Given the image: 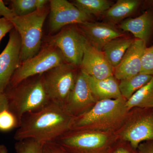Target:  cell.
I'll use <instances>...</instances> for the list:
<instances>
[{"label":"cell","mask_w":153,"mask_h":153,"mask_svg":"<svg viewBox=\"0 0 153 153\" xmlns=\"http://www.w3.org/2000/svg\"><path fill=\"white\" fill-rule=\"evenodd\" d=\"M48 14L45 7L26 16H16L11 20L21 38V63L41 51L43 25Z\"/></svg>","instance_id":"obj_5"},{"label":"cell","mask_w":153,"mask_h":153,"mask_svg":"<svg viewBox=\"0 0 153 153\" xmlns=\"http://www.w3.org/2000/svg\"><path fill=\"white\" fill-rule=\"evenodd\" d=\"M119 27L132 33L136 39L142 40L147 44L153 30V12L146 11L140 16L126 19L121 22Z\"/></svg>","instance_id":"obj_16"},{"label":"cell","mask_w":153,"mask_h":153,"mask_svg":"<svg viewBox=\"0 0 153 153\" xmlns=\"http://www.w3.org/2000/svg\"><path fill=\"white\" fill-rule=\"evenodd\" d=\"M72 118L64 107L51 102L22 118L14 139L17 141L32 139L42 144L55 141L69 130Z\"/></svg>","instance_id":"obj_1"},{"label":"cell","mask_w":153,"mask_h":153,"mask_svg":"<svg viewBox=\"0 0 153 153\" xmlns=\"http://www.w3.org/2000/svg\"><path fill=\"white\" fill-rule=\"evenodd\" d=\"M87 76L92 93L97 102L123 97L120 91L118 80L114 76L103 79H96Z\"/></svg>","instance_id":"obj_17"},{"label":"cell","mask_w":153,"mask_h":153,"mask_svg":"<svg viewBox=\"0 0 153 153\" xmlns=\"http://www.w3.org/2000/svg\"><path fill=\"white\" fill-rule=\"evenodd\" d=\"M140 3L138 0H118L103 15L111 25L122 22L137 10Z\"/></svg>","instance_id":"obj_19"},{"label":"cell","mask_w":153,"mask_h":153,"mask_svg":"<svg viewBox=\"0 0 153 153\" xmlns=\"http://www.w3.org/2000/svg\"><path fill=\"white\" fill-rule=\"evenodd\" d=\"M115 133L118 140L128 143L134 149L142 143L153 140V108L134 107L129 110Z\"/></svg>","instance_id":"obj_6"},{"label":"cell","mask_w":153,"mask_h":153,"mask_svg":"<svg viewBox=\"0 0 153 153\" xmlns=\"http://www.w3.org/2000/svg\"><path fill=\"white\" fill-rule=\"evenodd\" d=\"M146 44L134 39L118 64L114 68V76L119 81L140 73L141 60Z\"/></svg>","instance_id":"obj_14"},{"label":"cell","mask_w":153,"mask_h":153,"mask_svg":"<svg viewBox=\"0 0 153 153\" xmlns=\"http://www.w3.org/2000/svg\"><path fill=\"white\" fill-rule=\"evenodd\" d=\"M123 97L97 102L88 111L72 117L69 130L117 131L123 123L129 111Z\"/></svg>","instance_id":"obj_2"},{"label":"cell","mask_w":153,"mask_h":153,"mask_svg":"<svg viewBox=\"0 0 153 153\" xmlns=\"http://www.w3.org/2000/svg\"><path fill=\"white\" fill-rule=\"evenodd\" d=\"M79 69L92 78L103 79L114 76V68L102 51L87 42Z\"/></svg>","instance_id":"obj_13"},{"label":"cell","mask_w":153,"mask_h":153,"mask_svg":"<svg viewBox=\"0 0 153 153\" xmlns=\"http://www.w3.org/2000/svg\"><path fill=\"white\" fill-rule=\"evenodd\" d=\"M118 140L114 132L69 130L55 141L67 153H110Z\"/></svg>","instance_id":"obj_4"},{"label":"cell","mask_w":153,"mask_h":153,"mask_svg":"<svg viewBox=\"0 0 153 153\" xmlns=\"http://www.w3.org/2000/svg\"><path fill=\"white\" fill-rule=\"evenodd\" d=\"M134 40L133 38L123 36L112 39L105 45L102 51L114 68L120 63Z\"/></svg>","instance_id":"obj_18"},{"label":"cell","mask_w":153,"mask_h":153,"mask_svg":"<svg viewBox=\"0 0 153 153\" xmlns=\"http://www.w3.org/2000/svg\"><path fill=\"white\" fill-rule=\"evenodd\" d=\"M78 68L65 63L43 74L44 87L51 102L64 107L76 82Z\"/></svg>","instance_id":"obj_8"},{"label":"cell","mask_w":153,"mask_h":153,"mask_svg":"<svg viewBox=\"0 0 153 153\" xmlns=\"http://www.w3.org/2000/svg\"><path fill=\"white\" fill-rule=\"evenodd\" d=\"M47 0H12V10L17 16H26L45 7Z\"/></svg>","instance_id":"obj_23"},{"label":"cell","mask_w":153,"mask_h":153,"mask_svg":"<svg viewBox=\"0 0 153 153\" xmlns=\"http://www.w3.org/2000/svg\"><path fill=\"white\" fill-rule=\"evenodd\" d=\"M7 44L0 54V92L4 93L12 76L21 64V41L15 28L10 32Z\"/></svg>","instance_id":"obj_12"},{"label":"cell","mask_w":153,"mask_h":153,"mask_svg":"<svg viewBox=\"0 0 153 153\" xmlns=\"http://www.w3.org/2000/svg\"><path fill=\"white\" fill-rule=\"evenodd\" d=\"M153 76L140 73L120 80L119 85L122 96L126 100H128L137 91L149 82Z\"/></svg>","instance_id":"obj_20"},{"label":"cell","mask_w":153,"mask_h":153,"mask_svg":"<svg viewBox=\"0 0 153 153\" xmlns=\"http://www.w3.org/2000/svg\"><path fill=\"white\" fill-rule=\"evenodd\" d=\"M0 153H8L7 149L5 145H0Z\"/></svg>","instance_id":"obj_33"},{"label":"cell","mask_w":153,"mask_h":153,"mask_svg":"<svg viewBox=\"0 0 153 153\" xmlns=\"http://www.w3.org/2000/svg\"><path fill=\"white\" fill-rule=\"evenodd\" d=\"M97 102L92 93L87 75L79 70L74 87L64 104V108L72 117H76L88 111Z\"/></svg>","instance_id":"obj_11"},{"label":"cell","mask_w":153,"mask_h":153,"mask_svg":"<svg viewBox=\"0 0 153 153\" xmlns=\"http://www.w3.org/2000/svg\"><path fill=\"white\" fill-rule=\"evenodd\" d=\"M13 28V25L11 21L4 18H0V42L6 34Z\"/></svg>","instance_id":"obj_29"},{"label":"cell","mask_w":153,"mask_h":153,"mask_svg":"<svg viewBox=\"0 0 153 153\" xmlns=\"http://www.w3.org/2000/svg\"><path fill=\"white\" fill-rule=\"evenodd\" d=\"M88 42L102 51L105 45L114 38L124 35L108 23L87 22L76 25Z\"/></svg>","instance_id":"obj_15"},{"label":"cell","mask_w":153,"mask_h":153,"mask_svg":"<svg viewBox=\"0 0 153 153\" xmlns=\"http://www.w3.org/2000/svg\"><path fill=\"white\" fill-rule=\"evenodd\" d=\"M87 42L76 25H72L51 37L49 44L60 50L67 63L79 68Z\"/></svg>","instance_id":"obj_9"},{"label":"cell","mask_w":153,"mask_h":153,"mask_svg":"<svg viewBox=\"0 0 153 153\" xmlns=\"http://www.w3.org/2000/svg\"><path fill=\"white\" fill-rule=\"evenodd\" d=\"M42 144L32 139L18 141L15 144L16 153H42Z\"/></svg>","instance_id":"obj_25"},{"label":"cell","mask_w":153,"mask_h":153,"mask_svg":"<svg viewBox=\"0 0 153 153\" xmlns=\"http://www.w3.org/2000/svg\"><path fill=\"white\" fill-rule=\"evenodd\" d=\"M65 63H67L60 50L48 44L35 56L21 63L12 76L8 87H14L25 79L44 74Z\"/></svg>","instance_id":"obj_7"},{"label":"cell","mask_w":153,"mask_h":153,"mask_svg":"<svg viewBox=\"0 0 153 153\" xmlns=\"http://www.w3.org/2000/svg\"><path fill=\"white\" fill-rule=\"evenodd\" d=\"M8 104V100L6 94L0 92V112L9 109Z\"/></svg>","instance_id":"obj_32"},{"label":"cell","mask_w":153,"mask_h":153,"mask_svg":"<svg viewBox=\"0 0 153 153\" xmlns=\"http://www.w3.org/2000/svg\"><path fill=\"white\" fill-rule=\"evenodd\" d=\"M140 73L153 76V46L145 49L142 58Z\"/></svg>","instance_id":"obj_26"},{"label":"cell","mask_w":153,"mask_h":153,"mask_svg":"<svg viewBox=\"0 0 153 153\" xmlns=\"http://www.w3.org/2000/svg\"><path fill=\"white\" fill-rule=\"evenodd\" d=\"M4 93L8 100L9 110L18 119L19 125L26 114L38 111L51 102L44 87L43 74L8 87Z\"/></svg>","instance_id":"obj_3"},{"label":"cell","mask_w":153,"mask_h":153,"mask_svg":"<svg viewBox=\"0 0 153 153\" xmlns=\"http://www.w3.org/2000/svg\"><path fill=\"white\" fill-rule=\"evenodd\" d=\"M137 150L138 153H153V140L142 143L139 146Z\"/></svg>","instance_id":"obj_31"},{"label":"cell","mask_w":153,"mask_h":153,"mask_svg":"<svg viewBox=\"0 0 153 153\" xmlns=\"http://www.w3.org/2000/svg\"><path fill=\"white\" fill-rule=\"evenodd\" d=\"M49 12V28L56 32L67 26L90 21L91 17L66 0H51Z\"/></svg>","instance_id":"obj_10"},{"label":"cell","mask_w":153,"mask_h":153,"mask_svg":"<svg viewBox=\"0 0 153 153\" xmlns=\"http://www.w3.org/2000/svg\"><path fill=\"white\" fill-rule=\"evenodd\" d=\"M16 16L12 9H10L5 5L2 0H0V18H4L11 21Z\"/></svg>","instance_id":"obj_30"},{"label":"cell","mask_w":153,"mask_h":153,"mask_svg":"<svg viewBox=\"0 0 153 153\" xmlns=\"http://www.w3.org/2000/svg\"><path fill=\"white\" fill-rule=\"evenodd\" d=\"M42 153H67L56 142L52 141L42 144Z\"/></svg>","instance_id":"obj_28"},{"label":"cell","mask_w":153,"mask_h":153,"mask_svg":"<svg viewBox=\"0 0 153 153\" xmlns=\"http://www.w3.org/2000/svg\"><path fill=\"white\" fill-rule=\"evenodd\" d=\"M19 125L18 119L9 109L0 112V131H10L14 128H18Z\"/></svg>","instance_id":"obj_24"},{"label":"cell","mask_w":153,"mask_h":153,"mask_svg":"<svg viewBox=\"0 0 153 153\" xmlns=\"http://www.w3.org/2000/svg\"><path fill=\"white\" fill-rule=\"evenodd\" d=\"M110 153H138L127 142L118 140Z\"/></svg>","instance_id":"obj_27"},{"label":"cell","mask_w":153,"mask_h":153,"mask_svg":"<svg viewBox=\"0 0 153 153\" xmlns=\"http://www.w3.org/2000/svg\"><path fill=\"white\" fill-rule=\"evenodd\" d=\"M126 106L128 111L134 107L153 108V76L149 82L127 100Z\"/></svg>","instance_id":"obj_21"},{"label":"cell","mask_w":153,"mask_h":153,"mask_svg":"<svg viewBox=\"0 0 153 153\" xmlns=\"http://www.w3.org/2000/svg\"><path fill=\"white\" fill-rule=\"evenodd\" d=\"M71 3L88 16L103 15L114 3L108 0H74Z\"/></svg>","instance_id":"obj_22"}]
</instances>
